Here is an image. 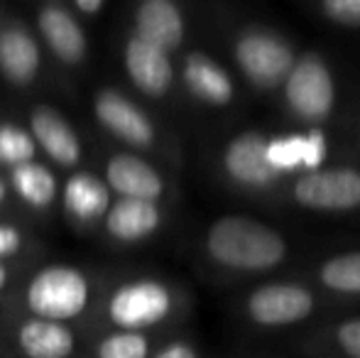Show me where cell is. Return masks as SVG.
Segmentation results:
<instances>
[{"instance_id":"cell-1","label":"cell","mask_w":360,"mask_h":358,"mask_svg":"<svg viewBox=\"0 0 360 358\" xmlns=\"http://www.w3.org/2000/svg\"><path fill=\"white\" fill-rule=\"evenodd\" d=\"M108 272L69 260H42L25 270L15 292L0 309L20 312L37 319L62 321L86 331L96 312Z\"/></svg>"},{"instance_id":"cell-2","label":"cell","mask_w":360,"mask_h":358,"mask_svg":"<svg viewBox=\"0 0 360 358\" xmlns=\"http://www.w3.org/2000/svg\"><path fill=\"white\" fill-rule=\"evenodd\" d=\"M186 295L174 280L155 272L108 275L86 336L103 329L167 334L184 317Z\"/></svg>"},{"instance_id":"cell-3","label":"cell","mask_w":360,"mask_h":358,"mask_svg":"<svg viewBox=\"0 0 360 358\" xmlns=\"http://www.w3.org/2000/svg\"><path fill=\"white\" fill-rule=\"evenodd\" d=\"M201 255L233 275H260L289 258V243L272 226L245 214L218 216L201 236Z\"/></svg>"},{"instance_id":"cell-4","label":"cell","mask_w":360,"mask_h":358,"mask_svg":"<svg viewBox=\"0 0 360 358\" xmlns=\"http://www.w3.org/2000/svg\"><path fill=\"white\" fill-rule=\"evenodd\" d=\"M91 115L96 125L118 148L138 155H157L165 148V138L152 113L138 98L120 87H98L91 94Z\"/></svg>"},{"instance_id":"cell-5","label":"cell","mask_w":360,"mask_h":358,"mask_svg":"<svg viewBox=\"0 0 360 358\" xmlns=\"http://www.w3.org/2000/svg\"><path fill=\"white\" fill-rule=\"evenodd\" d=\"M86 339L81 326L0 309V349L13 358H79Z\"/></svg>"},{"instance_id":"cell-6","label":"cell","mask_w":360,"mask_h":358,"mask_svg":"<svg viewBox=\"0 0 360 358\" xmlns=\"http://www.w3.org/2000/svg\"><path fill=\"white\" fill-rule=\"evenodd\" d=\"M336 98V79L326 59L316 52L297 54L287 79L282 82V101L294 120L316 128L331 118Z\"/></svg>"},{"instance_id":"cell-7","label":"cell","mask_w":360,"mask_h":358,"mask_svg":"<svg viewBox=\"0 0 360 358\" xmlns=\"http://www.w3.org/2000/svg\"><path fill=\"white\" fill-rule=\"evenodd\" d=\"M233 59L250 87L267 91L282 87L297 52L275 30L250 25L233 39Z\"/></svg>"},{"instance_id":"cell-8","label":"cell","mask_w":360,"mask_h":358,"mask_svg":"<svg viewBox=\"0 0 360 358\" xmlns=\"http://www.w3.org/2000/svg\"><path fill=\"white\" fill-rule=\"evenodd\" d=\"M32 25L44 57L52 59L64 72H81L89 64V30L74 18L67 0L37 3L32 10Z\"/></svg>"},{"instance_id":"cell-9","label":"cell","mask_w":360,"mask_h":358,"mask_svg":"<svg viewBox=\"0 0 360 358\" xmlns=\"http://www.w3.org/2000/svg\"><path fill=\"white\" fill-rule=\"evenodd\" d=\"M22 123L27 125L30 135L37 145L39 158L52 165L57 172L59 170L74 172L79 167H86L84 138L62 108L47 103V101H37L30 106Z\"/></svg>"},{"instance_id":"cell-10","label":"cell","mask_w":360,"mask_h":358,"mask_svg":"<svg viewBox=\"0 0 360 358\" xmlns=\"http://www.w3.org/2000/svg\"><path fill=\"white\" fill-rule=\"evenodd\" d=\"M316 309V292L302 282H265L243 297L240 312L252 326L285 329L307 321Z\"/></svg>"},{"instance_id":"cell-11","label":"cell","mask_w":360,"mask_h":358,"mask_svg":"<svg viewBox=\"0 0 360 358\" xmlns=\"http://www.w3.org/2000/svg\"><path fill=\"white\" fill-rule=\"evenodd\" d=\"M98 174L113 199H140L165 204L172 194L169 179L155 160L123 148H113L105 153Z\"/></svg>"},{"instance_id":"cell-12","label":"cell","mask_w":360,"mask_h":358,"mask_svg":"<svg viewBox=\"0 0 360 358\" xmlns=\"http://www.w3.org/2000/svg\"><path fill=\"white\" fill-rule=\"evenodd\" d=\"M289 196L302 209L319 214H348L360 209V170L321 167L292 179Z\"/></svg>"},{"instance_id":"cell-13","label":"cell","mask_w":360,"mask_h":358,"mask_svg":"<svg viewBox=\"0 0 360 358\" xmlns=\"http://www.w3.org/2000/svg\"><path fill=\"white\" fill-rule=\"evenodd\" d=\"M47 57L32 25L22 18H3L0 23V79L15 91L34 89L44 77Z\"/></svg>"},{"instance_id":"cell-14","label":"cell","mask_w":360,"mask_h":358,"mask_svg":"<svg viewBox=\"0 0 360 358\" xmlns=\"http://www.w3.org/2000/svg\"><path fill=\"white\" fill-rule=\"evenodd\" d=\"M118 59L135 94H140L147 101L169 98V94L176 87V64L172 54L135 37L133 32H125Z\"/></svg>"},{"instance_id":"cell-15","label":"cell","mask_w":360,"mask_h":358,"mask_svg":"<svg viewBox=\"0 0 360 358\" xmlns=\"http://www.w3.org/2000/svg\"><path fill=\"white\" fill-rule=\"evenodd\" d=\"M267 140L270 135L262 130H243L233 135L221 150L223 177L233 186L245 191H270L282 181L280 174L267 162Z\"/></svg>"},{"instance_id":"cell-16","label":"cell","mask_w":360,"mask_h":358,"mask_svg":"<svg viewBox=\"0 0 360 358\" xmlns=\"http://www.w3.org/2000/svg\"><path fill=\"white\" fill-rule=\"evenodd\" d=\"M110 196L108 186L103 184L101 174L91 167H79L67 172L59 186V214L69 226L81 236L98 234L101 221L108 211Z\"/></svg>"},{"instance_id":"cell-17","label":"cell","mask_w":360,"mask_h":358,"mask_svg":"<svg viewBox=\"0 0 360 358\" xmlns=\"http://www.w3.org/2000/svg\"><path fill=\"white\" fill-rule=\"evenodd\" d=\"M167 224V204L140 199H113L101 221L98 234L120 248H135L152 241Z\"/></svg>"},{"instance_id":"cell-18","label":"cell","mask_w":360,"mask_h":358,"mask_svg":"<svg viewBox=\"0 0 360 358\" xmlns=\"http://www.w3.org/2000/svg\"><path fill=\"white\" fill-rule=\"evenodd\" d=\"M176 82L181 89L206 108H226L236 98V84L228 69L209 52H186L176 67Z\"/></svg>"},{"instance_id":"cell-19","label":"cell","mask_w":360,"mask_h":358,"mask_svg":"<svg viewBox=\"0 0 360 358\" xmlns=\"http://www.w3.org/2000/svg\"><path fill=\"white\" fill-rule=\"evenodd\" d=\"M128 32L174 57L186 39L184 8L174 0H140L130 10Z\"/></svg>"},{"instance_id":"cell-20","label":"cell","mask_w":360,"mask_h":358,"mask_svg":"<svg viewBox=\"0 0 360 358\" xmlns=\"http://www.w3.org/2000/svg\"><path fill=\"white\" fill-rule=\"evenodd\" d=\"M326 158L328 138L321 128H309L304 133L270 135L267 140V162L282 179L326 167Z\"/></svg>"},{"instance_id":"cell-21","label":"cell","mask_w":360,"mask_h":358,"mask_svg":"<svg viewBox=\"0 0 360 358\" xmlns=\"http://www.w3.org/2000/svg\"><path fill=\"white\" fill-rule=\"evenodd\" d=\"M8 177L10 194H13L15 204L22 211L32 216H52L59 209V186L62 177L59 172L47 165L44 160H34V162L20 165V167L5 172Z\"/></svg>"},{"instance_id":"cell-22","label":"cell","mask_w":360,"mask_h":358,"mask_svg":"<svg viewBox=\"0 0 360 358\" xmlns=\"http://www.w3.org/2000/svg\"><path fill=\"white\" fill-rule=\"evenodd\" d=\"M167 334H143V331L103 329L86 339L89 358H150Z\"/></svg>"},{"instance_id":"cell-23","label":"cell","mask_w":360,"mask_h":358,"mask_svg":"<svg viewBox=\"0 0 360 358\" xmlns=\"http://www.w3.org/2000/svg\"><path fill=\"white\" fill-rule=\"evenodd\" d=\"M316 280L326 292L333 295H360V250H346L336 253L319 263Z\"/></svg>"},{"instance_id":"cell-24","label":"cell","mask_w":360,"mask_h":358,"mask_svg":"<svg viewBox=\"0 0 360 358\" xmlns=\"http://www.w3.org/2000/svg\"><path fill=\"white\" fill-rule=\"evenodd\" d=\"M34 160L42 158L27 125L15 118H0V172H10Z\"/></svg>"},{"instance_id":"cell-25","label":"cell","mask_w":360,"mask_h":358,"mask_svg":"<svg viewBox=\"0 0 360 358\" xmlns=\"http://www.w3.org/2000/svg\"><path fill=\"white\" fill-rule=\"evenodd\" d=\"M34 236L18 219H0V263H34Z\"/></svg>"},{"instance_id":"cell-26","label":"cell","mask_w":360,"mask_h":358,"mask_svg":"<svg viewBox=\"0 0 360 358\" xmlns=\"http://www.w3.org/2000/svg\"><path fill=\"white\" fill-rule=\"evenodd\" d=\"M336 356L341 358H360V317L341 319L323 334Z\"/></svg>"},{"instance_id":"cell-27","label":"cell","mask_w":360,"mask_h":358,"mask_svg":"<svg viewBox=\"0 0 360 358\" xmlns=\"http://www.w3.org/2000/svg\"><path fill=\"white\" fill-rule=\"evenodd\" d=\"M319 13L336 27L360 30V0H321Z\"/></svg>"},{"instance_id":"cell-28","label":"cell","mask_w":360,"mask_h":358,"mask_svg":"<svg viewBox=\"0 0 360 358\" xmlns=\"http://www.w3.org/2000/svg\"><path fill=\"white\" fill-rule=\"evenodd\" d=\"M150 358H201V351H199V346L191 339H186V336L167 334Z\"/></svg>"},{"instance_id":"cell-29","label":"cell","mask_w":360,"mask_h":358,"mask_svg":"<svg viewBox=\"0 0 360 358\" xmlns=\"http://www.w3.org/2000/svg\"><path fill=\"white\" fill-rule=\"evenodd\" d=\"M67 8L72 10L81 25H91L108 13L110 3L108 0H67Z\"/></svg>"},{"instance_id":"cell-30","label":"cell","mask_w":360,"mask_h":358,"mask_svg":"<svg viewBox=\"0 0 360 358\" xmlns=\"http://www.w3.org/2000/svg\"><path fill=\"white\" fill-rule=\"evenodd\" d=\"M30 265H32V263H27V265L0 263V305H3L10 295H13L15 287H18V282L22 280L25 270H27Z\"/></svg>"},{"instance_id":"cell-31","label":"cell","mask_w":360,"mask_h":358,"mask_svg":"<svg viewBox=\"0 0 360 358\" xmlns=\"http://www.w3.org/2000/svg\"><path fill=\"white\" fill-rule=\"evenodd\" d=\"M15 199L13 194H10V186H8V177H5V172H0V219H15V216H10L15 211Z\"/></svg>"},{"instance_id":"cell-32","label":"cell","mask_w":360,"mask_h":358,"mask_svg":"<svg viewBox=\"0 0 360 358\" xmlns=\"http://www.w3.org/2000/svg\"><path fill=\"white\" fill-rule=\"evenodd\" d=\"M0 358H13V356H10V354H5V351L0 349Z\"/></svg>"},{"instance_id":"cell-33","label":"cell","mask_w":360,"mask_h":358,"mask_svg":"<svg viewBox=\"0 0 360 358\" xmlns=\"http://www.w3.org/2000/svg\"><path fill=\"white\" fill-rule=\"evenodd\" d=\"M358 130H360V118H358Z\"/></svg>"},{"instance_id":"cell-34","label":"cell","mask_w":360,"mask_h":358,"mask_svg":"<svg viewBox=\"0 0 360 358\" xmlns=\"http://www.w3.org/2000/svg\"><path fill=\"white\" fill-rule=\"evenodd\" d=\"M79 358H89V356H86V354H84V356H79Z\"/></svg>"},{"instance_id":"cell-35","label":"cell","mask_w":360,"mask_h":358,"mask_svg":"<svg viewBox=\"0 0 360 358\" xmlns=\"http://www.w3.org/2000/svg\"><path fill=\"white\" fill-rule=\"evenodd\" d=\"M0 23H3V18H0Z\"/></svg>"}]
</instances>
